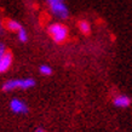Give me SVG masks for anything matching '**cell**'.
<instances>
[{
    "instance_id": "8",
    "label": "cell",
    "mask_w": 132,
    "mask_h": 132,
    "mask_svg": "<svg viewBox=\"0 0 132 132\" xmlns=\"http://www.w3.org/2000/svg\"><path fill=\"white\" fill-rule=\"evenodd\" d=\"M78 27H79V29H80V32L82 33V34H85V35L90 34V32H91V26H90V23H88L87 21H84V20L79 21Z\"/></svg>"
},
{
    "instance_id": "2",
    "label": "cell",
    "mask_w": 132,
    "mask_h": 132,
    "mask_svg": "<svg viewBox=\"0 0 132 132\" xmlns=\"http://www.w3.org/2000/svg\"><path fill=\"white\" fill-rule=\"evenodd\" d=\"M35 85L33 79H21V80H10L3 85L4 91H12L15 88H29Z\"/></svg>"
},
{
    "instance_id": "10",
    "label": "cell",
    "mask_w": 132,
    "mask_h": 132,
    "mask_svg": "<svg viewBox=\"0 0 132 132\" xmlns=\"http://www.w3.org/2000/svg\"><path fill=\"white\" fill-rule=\"evenodd\" d=\"M18 39H20V41H22V43H26V41H27V33H26V30H24L23 28H21L20 30H18Z\"/></svg>"
},
{
    "instance_id": "12",
    "label": "cell",
    "mask_w": 132,
    "mask_h": 132,
    "mask_svg": "<svg viewBox=\"0 0 132 132\" xmlns=\"http://www.w3.org/2000/svg\"><path fill=\"white\" fill-rule=\"evenodd\" d=\"M3 27H4V26H3V24L0 23V34H1V33H3Z\"/></svg>"
},
{
    "instance_id": "4",
    "label": "cell",
    "mask_w": 132,
    "mask_h": 132,
    "mask_svg": "<svg viewBox=\"0 0 132 132\" xmlns=\"http://www.w3.org/2000/svg\"><path fill=\"white\" fill-rule=\"evenodd\" d=\"M12 63V52L6 51L5 55L0 58V73H5L9 70V68L11 67Z\"/></svg>"
},
{
    "instance_id": "5",
    "label": "cell",
    "mask_w": 132,
    "mask_h": 132,
    "mask_svg": "<svg viewBox=\"0 0 132 132\" xmlns=\"http://www.w3.org/2000/svg\"><path fill=\"white\" fill-rule=\"evenodd\" d=\"M113 104L118 108H127L131 105V98L126 95H118L113 100Z\"/></svg>"
},
{
    "instance_id": "9",
    "label": "cell",
    "mask_w": 132,
    "mask_h": 132,
    "mask_svg": "<svg viewBox=\"0 0 132 132\" xmlns=\"http://www.w3.org/2000/svg\"><path fill=\"white\" fill-rule=\"evenodd\" d=\"M40 73L43 75H51L52 74V69L48 65H41L40 67Z\"/></svg>"
},
{
    "instance_id": "11",
    "label": "cell",
    "mask_w": 132,
    "mask_h": 132,
    "mask_svg": "<svg viewBox=\"0 0 132 132\" xmlns=\"http://www.w3.org/2000/svg\"><path fill=\"white\" fill-rule=\"evenodd\" d=\"M5 52H6V50H5V46L3 44H0V58L5 55Z\"/></svg>"
},
{
    "instance_id": "1",
    "label": "cell",
    "mask_w": 132,
    "mask_h": 132,
    "mask_svg": "<svg viewBox=\"0 0 132 132\" xmlns=\"http://www.w3.org/2000/svg\"><path fill=\"white\" fill-rule=\"evenodd\" d=\"M48 35L57 44H62L68 38V28L62 23H52L47 28Z\"/></svg>"
},
{
    "instance_id": "3",
    "label": "cell",
    "mask_w": 132,
    "mask_h": 132,
    "mask_svg": "<svg viewBox=\"0 0 132 132\" xmlns=\"http://www.w3.org/2000/svg\"><path fill=\"white\" fill-rule=\"evenodd\" d=\"M47 4L50 5L51 11L60 18H67L68 17V9L64 5L62 0H46Z\"/></svg>"
},
{
    "instance_id": "6",
    "label": "cell",
    "mask_w": 132,
    "mask_h": 132,
    "mask_svg": "<svg viewBox=\"0 0 132 132\" xmlns=\"http://www.w3.org/2000/svg\"><path fill=\"white\" fill-rule=\"evenodd\" d=\"M10 108L12 112L17 113V114H24L28 112V107L20 100H12L10 103Z\"/></svg>"
},
{
    "instance_id": "13",
    "label": "cell",
    "mask_w": 132,
    "mask_h": 132,
    "mask_svg": "<svg viewBox=\"0 0 132 132\" xmlns=\"http://www.w3.org/2000/svg\"><path fill=\"white\" fill-rule=\"evenodd\" d=\"M35 132H45L44 130H43V128H38V130H36Z\"/></svg>"
},
{
    "instance_id": "14",
    "label": "cell",
    "mask_w": 132,
    "mask_h": 132,
    "mask_svg": "<svg viewBox=\"0 0 132 132\" xmlns=\"http://www.w3.org/2000/svg\"><path fill=\"white\" fill-rule=\"evenodd\" d=\"M62 1H63V0H62Z\"/></svg>"
},
{
    "instance_id": "7",
    "label": "cell",
    "mask_w": 132,
    "mask_h": 132,
    "mask_svg": "<svg viewBox=\"0 0 132 132\" xmlns=\"http://www.w3.org/2000/svg\"><path fill=\"white\" fill-rule=\"evenodd\" d=\"M4 27L7 29V30H10V32H18V30L22 28L21 24L13 20H5L4 21Z\"/></svg>"
}]
</instances>
